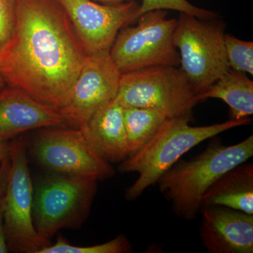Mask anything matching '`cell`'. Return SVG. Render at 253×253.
<instances>
[{"label":"cell","instance_id":"cell-6","mask_svg":"<svg viewBox=\"0 0 253 253\" xmlns=\"http://www.w3.org/2000/svg\"><path fill=\"white\" fill-rule=\"evenodd\" d=\"M135 26L119 31L109 55L121 74L154 66L179 67L180 57L174 44L176 18L167 10L148 11Z\"/></svg>","mask_w":253,"mask_h":253},{"label":"cell","instance_id":"cell-23","mask_svg":"<svg viewBox=\"0 0 253 253\" xmlns=\"http://www.w3.org/2000/svg\"><path fill=\"white\" fill-rule=\"evenodd\" d=\"M9 252L6 244L4 225V204L2 199L0 200V253Z\"/></svg>","mask_w":253,"mask_h":253},{"label":"cell","instance_id":"cell-7","mask_svg":"<svg viewBox=\"0 0 253 253\" xmlns=\"http://www.w3.org/2000/svg\"><path fill=\"white\" fill-rule=\"evenodd\" d=\"M116 99L123 107L157 110L168 118L191 117L200 102L180 68L166 66L121 75Z\"/></svg>","mask_w":253,"mask_h":253},{"label":"cell","instance_id":"cell-8","mask_svg":"<svg viewBox=\"0 0 253 253\" xmlns=\"http://www.w3.org/2000/svg\"><path fill=\"white\" fill-rule=\"evenodd\" d=\"M25 141L28 156L46 170L94 176L99 181L115 175L111 163L95 152L81 129L42 128Z\"/></svg>","mask_w":253,"mask_h":253},{"label":"cell","instance_id":"cell-2","mask_svg":"<svg viewBox=\"0 0 253 253\" xmlns=\"http://www.w3.org/2000/svg\"><path fill=\"white\" fill-rule=\"evenodd\" d=\"M191 118H168L142 149L121 162L118 172L139 174L134 184L126 189L125 196L127 201L137 199L147 188L156 184L168 169L195 146L224 131L251 123V118H246L211 126H193L189 125Z\"/></svg>","mask_w":253,"mask_h":253},{"label":"cell","instance_id":"cell-24","mask_svg":"<svg viewBox=\"0 0 253 253\" xmlns=\"http://www.w3.org/2000/svg\"><path fill=\"white\" fill-rule=\"evenodd\" d=\"M12 140L13 139L7 140L0 138V163L11 156Z\"/></svg>","mask_w":253,"mask_h":253},{"label":"cell","instance_id":"cell-20","mask_svg":"<svg viewBox=\"0 0 253 253\" xmlns=\"http://www.w3.org/2000/svg\"><path fill=\"white\" fill-rule=\"evenodd\" d=\"M154 10H173L196 16L201 19H213L220 17L216 11L195 6L188 0H142L136 14V21L141 15Z\"/></svg>","mask_w":253,"mask_h":253},{"label":"cell","instance_id":"cell-3","mask_svg":"<svg viewBox=\"0 0 253 253\" xmlns=\"http://www.w3.org/2000/svg\"><path fill=\"white\" fill-rule=\"evenodd\" d=\"M253 156V136L231 146L212 143L187 161H179L157 181L158 188L172 204L176 214L185 219L196 217L203 196L224 173Z\"/></svg>","mask_w":253,"mask_h":253},{"label":"cell","instance_id":"cell-9","mask_svg":"<svg viewBox=\"0 0 253 253\" xmlns=\"http://www.w3.org/2000/svg\"><path fill=\"white\" fill-rule=\"evenodd\" d=\"M3 204L5 235L9 251L38 253L45 247L33 224V181L28 167L26 141L22 134L12 140L11 168Z\"/></svg>","mask_w":253,"mask_h":253},{"label":"cell","instance_id":"cell-5","mask_svg":"<svg viewBox=\"0 0 253 253\" xmlns=\"http://www.w3.org/2000/svg\"><path fill=\"white\" fill-rule=\"evenodd\" d=\"M225 28L219 18L201 19L180 13L176 19L174 40L180 57L179 68L198 96L229 71Z\"/></svg>","mask_w":253,"mask_h":253},{"label":"cell","instance_id":"cell-18","mask_svg":"<svg viewBox=\"0 0 253 253\" xmlns=\"http://www.w3.org/2000/svg\"><path fill=\"white\" fill-rule=\"evenodd\" d=\"M131 250L130 243L123 234L104 244L91 246H73L59 236L54 244L43 248L38 253H125Z\"/></svg>","mask_w":253,"mask_h":253},{"label":"cell","instance_id":"cell-1","mask_svg":"<svg viewBox=\"0 0 253 253\" xmlns=\"http://www.w3.org/2000/svg\"><path fill=\"white\" fill-rule=\"evenodd\" d=\"M87 54L59 0H16L14 30L0 47L7 85L62 107Z\"/></svg>","mask_w":253,"mask_h":253},{"label":"cell","instance_id":"cell-12","mask_svg":"<svg viewBox=\"0 0 253 253\" xmlns=\"http://www.w3.org/2000/svg\"><path fill=\"white\" fill-rule=\"evenodd\" d=\"M200 236L211 253H253V214L223 207L201 208Z\"/></svg>","mask_w":253,"mask_h":253},{"label":"cell","instance_id":"cell-22","mask_svg":"<svg viewBox=\"0 0 253 253\" xmlns=\"http://www.w3.org/2000/svg\"><path fill=\"white\" fill-rule=\"evenodd\" d=\"M11 168V156L0 163V200L6 191Z\"/></svg>","mask_w":253,"mask_h":253},{"label":"cell","instance_id":"cell-19","mask_svg":"<svg viewBox=\"0 0 253 253\" xmlns=\"http://www.w3.org/2000/svg\"><path fill=\"white\" fill-rule=\"evenodd\" d=\"M226 58L229 68L253 75V42L225 35Z\"/></svg>","mask_w":253,"mask_h":253},{"label":"cell","instance_id":"cell-25","mask_svg":"<svg viewBox=\"0 0 253 253\" xmlns=\"http://www.w3.org/2000/svg\"><path fill=\"white\" fill-rule=\"evenodd\" d=\"M100 4L106 5H117L123 3L130 2V1H138L139 0H92Z\"/></svg>","mask_w":253,"mask_h":253},{"label":"cell","instance_id":"cell-10","mask_svg":"<svg viewBox=\"0 0 253 253\" xmlns=\"http://www.w3.org/2000/svg\"><path fill=\"white\" fill-rule=\"evenodd\" d=\"M121 74L109 54L87 55L66 104L63 126L81 129L101 106L117 95Z\"/></svg>","mask_w":253,"mask_h":253},{"label":"cell","instance_id":"cell-16","mask_svg":"<svg viewBox=\"0 0 253 253\" xmlns=\"http://www.w3.org/2000/svg\"><path fill=\"white\" fill-rule=\"evenodd\" d=\"M198 97L200 101L209 98L222 100L230 108L231 119H244L253 114V82L246 73L231 68Z\"/></svg>","mask_w":253,"mask_h":253},{"label":"cell","instance_id":"cell-13","mask_svg":"<svg viewBox=\"0 0 253 253\" xmlns=\"http://www.w3.org/2000/svg\"><path fill=\"white\" fill-rule=\"evenodd\" d=\"M53 126H63L58 108L42 104L12 86L0 90L1 139L11 140L26 131Z\"/></svg>","mask_w":253,"mask_h":253},{"label":"cell","instance_id":"cell-21","mask_svg":"<svg viewBox=\"0 0 253 253\" xmlns=\"http://www.w3.org/2000/svg\"><path fill=\"white\" fill-rule=\"evenodd\" d=\"M16 16V0H0V47L11 38Z\"/></svg>","mask_w":253,"mask_h":253},{"label":"cell","instance_id":"cell-14","mask_svg":"<svg viewBox=\"0 0 253 253\" xmlns=\"http://www.w3.org/2000/svg\"><path fill=\"white\" fill-rule=\"evenodd\" d=\"M81 130L105 161L119 163L128 157L123 107L116 98L98 109Z\"/></svg>","mask_w":253,"mask_h":253},{"label":"cell","instance_id":"cell-11","mask_svg":"<svg viewBox=\"0 0 253 253\" xmlns=\"http://www.w3.org/2000/svg\"><path fill=\"white\" fill-rule=\"evenodd\" d=\"M87 55L109 54L119 31L136 21L138 1L117 5L59 0Z\"/></svg>","mask_w":253,"mask_h":253},{"label":"cell","instance_id":"cell-26","mask_svg":"<svg viewBox=\"0 0 253 253\" xmlns=\"http://www.w3.org/2000/svg\"><path fill=\"white\" fill-rule=\"evenodd\" d=\"M7 86V83L5 81L4 78L3 77L2 75L0 74V90L4 89V87Z\"/></svg>","mask_w":253,"mask_h":253},{"label":"cell","instance_id":"cell-4","mask_svg":"<svg viewBox=\"0 0 253 253\" xmlns=\"http://www.w3.org/2000/svg\"><path fill=\"white\" fill-rule=\"evenodd\" d=\"M98 181L94 176L47 170L33 182V224L43 244H51L61 229H81L90 214Z\"/></svg>","mask_w":253,"mask_h":253},{"label":"cell","instance_id":"cell-15","mask_svg":"<svg viewBox=\"0 0 253 253\" xmlns=\"http://www.w3.org/2000/svg\"><path fill=\"white\" fill-rule=\"evenodd\" d=\"M210 206H223L253 214V163H241L211 185L202 199V208Z\"/></svg>","mask_w":253,"mask_h":253},{"label":"cell","instance_id":"cell-17","mask_svg":"<svg viewBox=\"0 0 253 253\" xmlns=\"http://www.w3.org/2000/svg\"><path fill=\"white\" fill-rule=\"evenodd\" d=\"M123 118L129 157L154 137L168 117L157 110L123 107Z\"/></svg>","mask_w":253,"mask_h":253}]
</instances>
